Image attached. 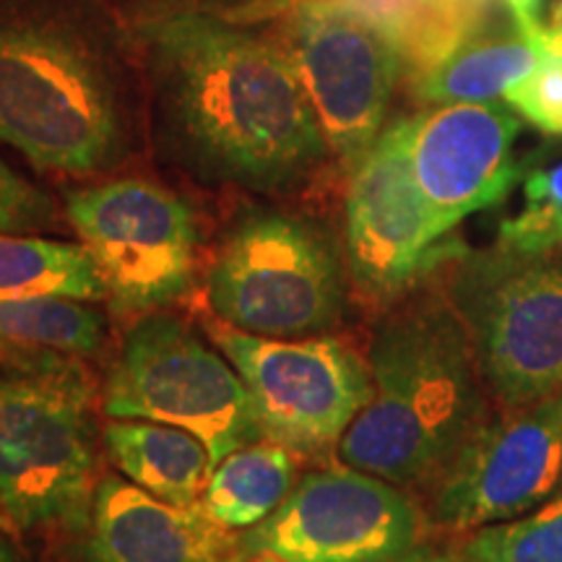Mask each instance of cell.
Listing matches in <instances>:
<instances>
[{"label": "cell", "instance_id": "30", "mask_svg": "<svg viewBox=\"0 0 562 562\" xmlns=\"http://www.w3.org/2000/svg\"><path fill=\"white\" fill-rule=\"evenodd\" d=\"M0 562H30L19 542V533L3 529V526H0Z\"/></svg>", "mask_w": 562, "mask_h": 562}, {"label": "cell", "instance_id": "22", "mask_svg": "<svg viewBox=\"0 0 562 562\" xmlns=\"http://www.w3.org/2000/svg\"><path fill=\"white\" fill-rule=\"evenodd\" d=\"M453 562H562V497L524 518L469 531Z\"/></svg>", "mask_w": 562, "mask_h": 562}, {"label": "cell", "instance_id": "18", "mask_svg": "<svg viewBox=\"0 0 562 562\" xmlns=\"http://www.w3.org/2000/svg\"><path fill=\"white\" fill-rule=\"evenodd\" d=\"M108 339V318L94 302L34 294L0 300V360L30 370L53 360L97 355Z\"/></svg>", "mask_w": 562, "mask_h": 562}, {"label": "cell", "instance_id": "6", "mask_svg": "<svg viewBox=\"0 0 562 562\" xmlns=\"http://www.w3.org/2000/svg\"><path fill=\"white\" fill-rule=\"evenodd\" d=\"M347 263L326 229L290 211L240 216L206 271L216 318L240 331L300 339L341 318Z\"/></svg>", "mask_w": 562, "mask_h": 562}, {"label": "cell", "instance_id": "31", "mask_svg": "<svg viewBox=\"0 0 562 562\" xmlns=\"http://www.w3.org/2000/svg\"><path fill=\"white\" fill-rule=\"evenodd\" d=\"M0 526H3V529H9V531H16V533H21V529L16 526V521H13V518H11L9 508H5L3 497H0Z\"/></svg>", "mask_w": 562, "mask_h": 562}, {"label": "cell", "instance_id": "16", "mask_svg": "<svg viewBox=\"0 0 562 562\" xmlns=\"http://www.w3.org/2000/svg\"><path fill=\"white\" fill-rule=\"evenodd\" d=\"M539 60L542 47L516 21L490 16L412 83L427 104L497 102L529 79Z\"/></svg>", "mask_w": 562, "mask_h": 562}, {"label": "cell", "instance_id": "9", "mask_svg": "<svg viewBox=\"0 0 562 562\" xmlns=\"http://www.w3.org/2000/svg\"><path fill=\"white\" fill-rule=\"evenodd\" d=\"M206 331L240 372L263 440L297 456L336 451L370 402V364L339 339H271L232 328L220 318L211 321Z\"/></svg>", "mask_w": 562, "mask_h": 562}, {"label": "cell", "instance_id": "13", "mask_svg": "<svg viewBox=\"0 0 562 562\" xmlns=\"http://www.w3.org/2000/svg\"><path fill=\"white\" fill-rule=\"evenodd\" d=\"M409 117L389 123L349 172L344 263L370 302H391L456 250L440 245L432 211L412 167Z\"/></svg>", "mask_w": 562, "mask_h": 562}, {"label": "cell", "instance_id": "32", "mask_svg": "<svg viewBox=\"0 0 562 562\" xmlns=\"http://www.w3.org/2000/svg\"><path fill=\"white\" fill-rule=\"evenodd\" d=\"M560 252H562V248H560Z\"/></svg>", "mask_w": 562, "mask_h": 562}, {"label": "cell", "instance_id": "2", "mask_svg": "<svg viewBox=\"0 0 562 562\" xmlns=\"http://www.w3.org/2000/svg\"><path fill=\"white\" fill-rule=\"evenodd\" d=\"M368 364L372 396L336 456L422 495L495 409L446 290L393 307L372 334Z\"/></svg>", "mask_w": 562, "mask_h": 562}, {"label": "cell", "instance_id": "21", "mask_svg": "<svg viewBox=\"0 0 562 562\" xmlns=\"http://www.w3.org/2000/svg\"><path fill=\"white\" fill-rule=\"evenodd\" d=\"M34 294L102 302L108 300V286L81 243L0 235V300Z\"/></svg>", "mask_w": 562, "mask_h": 562}, {"label": "cell", "instance_id": "27", "mask_svg": "<svg viewBox=\"0 0 562 562\" xmlns=\"http://www.w3.org/2000/svg\"><path fill=\"white\" fill-rule=\"evenodd\" d=\"M503 3L510 19L539 45V37L547 26L542 21V0H503Z\"/></svg>", "mask_w": 562, "mask_h": 562}, {"label": "cell", "instance_id": "24", "mask_svg": "<svg viewBox=\"0 0 562 562\" xmlns=\"http://www.w3.org/2000/svg\"><path fill=\"white\" fill-rule=\"evenodd\" d=\"M505 104L539 131L562 136V55L544 53L529 79L508 91Z\"/></svg>", "mask_w": 562, "mask_h": 562}, {"label": "cell", "instance_id": "8", "mask_svg": "<svg viewBox=\"0 0 562 562\" xmlns=\"http://www.w3.org/2000/svg\"><path fill=\"white\" fill-rule=\"evenodd\" d=\"M430 529L409 490L344 463L302 476L240 533V547L252 562H391L425 544Z\"/></svg>", "mask_w": 562, "mask_h": 562}, {"label": "cell", "instance_id": "3", "mask_svg": "<svg viewBox=\"0 0 562 562\" xmlns=\"http://www.w3.org/2000/svg\"><path fill=\"white\" fill-rule=\"evenodd\" d=\"M0 140L40 170L91 175L125 151L121 79L68 13L0 11Z\"/></svg>", "mask_w": 562, "mask_h": 562}, {"label": "cell", "instance_id": "17", "mask_svg": "<svg viewBox=\"0 0 562 562\" xmlns=\"http://www.w3.org/2000/svg\"><path fill=\"white\" fill-rule=\"evenodd\" d=\"M104 448L125 480L175 508L201 503L211 469L209 448L182 427L149 419H112Z\"/></svg>", "mask_w": 562, "mask_h": 562}, {"label": "cell", "instance_id": "15", "mask_svg": "<svg viewBox=\"0 0 562 562\" xmlns=\"http://www.w3.org/2000/svg\"><path fill=\"white\" fill-rule=\"evenodd\" d=\"M81 562H252L199 505L175 508L117 474L97 482Z\"/></svg>", "mask_w": 562, "mask_h": 562}, {"label": "cell", "instance_id": "26", "mask_svg": "<svg viewBox=\"0 0 562 562\" xmlns=\"http://www.w3.org/2000/svg\"><path fill=\"white\" fill-rule=\"evenodd\" d=\"M149 3L154 11H206L229 21H261L286 13L297 0H149Z\"/></svg>", "mask_w": 562, "mask_h": 562}, {"label": "cell", "instance_id": "5", "mask_svg": "<svg viewBox=\"0 0 562 562\" xmlns=\"http://www.w3.org/2000/svg\"><path fill=\"white\" fill-rule=\"evenodd\" d=\"M94 383L79 360L0 378V497L21 531H87L97 492Z\"/></svg>", "mask_w": 562, "mask_h": 562}, {"label": "cell", "instance_id": "23", "mask_svg": "<svg viewBox=\"0 0 562 562\" xmlns=\"http://www.w3.org/2000/svg\"><path fill=\"white\" fill-rule=\"evenodd\" d=\"M524 209L501 224L497 243L518 252L562 248V161L526 175Z\"/></svg>", "mask_w": 562, "mask_h": 562}, {"label": "cell", "instance_id": "10", "mask_svg": "<svg viewBox=\"0 0 562 562\" xmlns=\"http://www.w3.org/2000/svg\"><path fill=\"white\" fill-rule=\"evenodd\" d=\"M66 214L123 313H157L191 292L195 211L151 180L121 178L66 195Z\"/></svg>", "mask_w": 562, "mask_h": 562}, {"label": "cell", "instance_id": "1", "mask_svg": "<svg viewBox=\"0 0 562 562\" xmlns=\"http://www.w3.org/2000/svg\"><path fill=\"white\" fill-rule=\"evenodd\" d=\"M138 34L167 123L203 172L281 191L331 154L284 45L206 11H154Z\"/></svg>", "mask_w": 562, "mask_h": 562}, {"label": "cell", "instance_id": "11", "mask_svg": "<svg viewBox=\"0 0 562 562\" xmlns=\"http://www.w3.org/2000/svg\"><path fill=\"white\" fill-rule=\"evenodd\" d=\"M286 24L290 50L328 151L351 172L385 128L406 63L398 47L344 5L302 0Z\"/></svg>", "mask_w": 562, "mask_h": 562}, {"label": "cell", "instance_id": "25", "mask_svg": "<svg viewBox=\"0 0 562 562\" xmlns=\"http://www.w3.org/2000/svg\"><path fill=\"white\" fill-rule=\"evenodd\" d=\"M55 224L58 211L50 195L0 159V235H34Z\"/></svg>", "mask_w": 562, "mask_h": 562}, {"label": "cell", "instance_id": "4", "mask_svg": "<svg viewBox=\"0 0 562 562\" xmlns=\"http://www.w3.org/2000/svg\"><path fill=\"white\" fill-rule=\"evenodd\" d=\"M442 290L467 326L497 409L562 391V252L453 250Z\"/></svg>", "mask_w": 562, "mask_h": 562}, {"label": "cell", "instance_id": "14", "mask_svg": "<svg viewBox=\"0 0 562 562\" xmlns=\"http://www.w3.org/2000/svg\"><path fill=\"white\" fill-rule=\"evenodd\" d=\"M412 167L442 237L508 199L524 175L513 144L521 117L508 104L456 102L409 115Z\"/></svg>", "mask_w": 562, "mask_h": 562}, {"label": "cell", "instance_id": "7", "mask_svg": "<svg viewBox=\"0 0 562 562\" xmlns=\"http://www.w3.org/2000/svg\"><path fill=\"white\" fill-rule=\"evenodd\" d=\"M102 412L182 427L209 448L211 469L237 448L263 440L240 372L191 323L149 313L125 334L108 372Z\"/></svg>", "mask_w": 562, "mask_h": 562}, {"label": "cell", "instance_id": "12", "mask_svg": "<svg viewBox=\"0 0 562 562\" xmlns=\"http://www.w3.org/2000/svg\"><path fill=\"white\" fill-rule=\"evenodd\" d=\"M562 476V391L524 409H492L446 472L422 492L435 529L469 533L550 497Z\"/></svg>", "mask_w": 562, "mask_h": 562}, {"label": "cell", "instance_id": "20", "mask_svg": "<svg viewBox=\"0 0 562 562\" xmlns=\"http://www.w3.org/2000/svg\"><path fill=\"white\" fill-rule=\"evenodd\" d=\"M297 459L290 448L271 440L237 448L211 472L201 508L229 531L261 524L297 484Z\"/></svg>", "mask_w": 562, "mask_h": 562}, {"label": "cell", "instance_id": "28", "mask_svg": "<svg viewBox=\"0 0 562 562\" xmlns=\"http://www.w3.org/2000/svg\"><path fill=\"white\" fill-rule=\"evenodd\" d=\"M539 47H542L544 53L562 55V0H554L550 24L544 26L542 37H539Z\"/></svg>", "mask_w": 562, "mask_h": 562}, {"label": "cell", "instance_id": "19", "mask_svg": "<svg viewBox=\"0 0 562 562\" xmlns=\"http://www.w3.org/2000/svg\"><path fill=\"white\" fill-rule=\"evenodd\" d=\"M302 3V0H297ZM294 3V5H297ZM375 24L419 79L487 21L490 0H328Z\"/></svg>", "mask_w": 562, "mask_h": 562}, {"label": "cell", "instance_id": "29", "mask_svg": "<svg viewBox=\"0 0 562 562\" xmlns=\"http://www.w3.org/2000/svg\"><path fill=\"white\" fill-rule=\"evenodd\" d=\"M391 562H453V547L442 550V547H435L432 542L419 544L417 550L402 554V558L391 560Z\"/></svg>", "mask_w": 562, "mask_h": 562}]
</instances>
